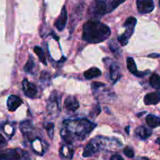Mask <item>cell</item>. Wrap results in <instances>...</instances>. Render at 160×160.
<instances>
[{"instance_id": "cell-1", "label": "cell", "mask_w": 160, "mask_h": 160, "mask_svg": "<svg viewBox=\"0 0 160 160\" xmlns=\"http://www.w3.org/2000/svg\"><path fill=\"white\" fill-rule=\"evenodd\" d=\"M63 124L61 135L67 144H72L76 140H84L97 126L86 119L65 120Z\"/></svg>"}, {"instance_id": "cell-2", "label": "cell", "mask_w": 160, "mask_h": 160, "mask_svg": "<svg viewBox=\"0 0 160 160\" xmlns=\"http://www.w3.org/2000/svg\"><path fill=\"white\" fill-rule=\"evenodd\" d=\"M111 34V30L107 25L98 20H91L83 25V39L89 43H100Z\"/></svg>"}, {"instance_id": "cell-3", "label": "cell", "mask_w": 160, "mask_h": 160, "mask_svg": "<svg viewBox=\"0 0 160 160\" xmlns=\"http://www.w3.org/2000/svg\"><path fill=\"white\" fill-rule=\"evenodd\" d=\"M110 139L107 138H103L101 136H97L95 138L91 140L89 143L85 147L84 151H83V157H89L92 156L93 155L96 154L99 151L101 150L104 145H106Z\"/></svg>"}, {"instance_id": "cell-4", "label": "cell", "mask_w": 160, "mask_h": 160, "mask_svg": "<svg viewBox=\"0 0 160 160\" xmlns=\"http://www.w3.org/2000/svg\"><path fill=\"white\" fill-rule=\"evenodd\" d=\"M136 24V19L135 17H130L126 19V20H125L123 24L124 28H125V33L118 37V41H119V42L122 46H125V45H127L129 39L130 38L133 31H134Z\"/></svg>"}, {"instance_id": "cell-5", "label": "cell", "mask_w": 160, "mask_h": 160, "mask_svg": "<svg viewBox=\"0 0 160 160\" xmlns=\"http://www.w3.org/2000/svg\"><path fill=\"white\" fill-rule=\"evenodd\" d=\"M0 157L6 160H31L29 154L20 148H9L0 152Z\"/></svg>"}, {"instance_id": "cell-6", "label": "cell", "mask_w": 160, "mask_h": 160, "mask_svg": "<svg viewBox=\"0 0 160 160\" xmlns=\"http://www.w3.org/2000/svg\"><path fill=\"white\" fill-rule=\"evenodd\" d=\"M58 93L53 91L50 94L47 102V109L50 113L55 114L60 111V99Z\"/></svg>"}, {"instance_id": "cell-7", "label": "cell", "mask_w": 160, "mask_h": 160, "mask_svg": "<svg viewBox=\"0 0 160 160\" xmlns=\"http://www.w3.org/2000/svg\"><path fill=\"white\" fill-rule=\"evenodd\" d=\"M136 7L141 14H147L152 12L155 8L153 0H136Z\"/></svg>"}, {"instance_id": "cell-8", "label": "cell", "mask_w": 160, "mask_h": 160, "mask_svg": "<svg viewBox=\"0 0 160 160\" xmlns=\"http://www.w3.org/2000/svg\"><path fill=\"white\" fill-rule=\"evenodd\" d=\"M22 86H23V91L24 92V95L27 97L30 98H35L37 96L38 90L36 86L32 83L29 82L26 78L23 80Z\"/></svg>"}, {"instance_id": "cell-9", "label": "cell", "mask_w": 160, "mask_h": 160, "mask_svg": "<svg viewBox=\"0 0 160 160\" xmlns=\"http://www.w3.org/2000/svg\"><path fill=\"white\" fill-rule=\"evenodd\" d=\"M67 9H66L65 6H63L61 14H60L59 17H58V18L56 19V21H55L54 25L58 31H61L64 29V28H65L66 24H67Z\"/></svg>"}, {"instance_id": "cell-10", "label": "cell", "mask_w": 160, "mask_h": 160, "mask_svg": "<svg viewBox=\"0 0 160 160\" xmlns=\"http://www.w3.org/2000/svg\"><path fill=\"white\" fill-rule=\"evenodd\" d=\"M144 102L146 106L157 105L160 102V92L158 91L147 94L144 98Z\"/></svg>"}, {"instance_id": "cell-11", "label": "cell", "mask_w": 160, "mask_h": 160, "mask_svg": "<svg viewBox=\"0 0 160 160\" xmlns=\"http://www.w3.org/2000/svg\"><path fill=\"white\" fill-rule=\"evenodd\" d=\"M64 107L67 111L75 112L79 108V103L75 97L69 95L64 101Z\"/></svg>"}, {"instance_id": "cell-12", "label": "cell", "mask_w": 160, "mask_h": 160, "mask_svg": "<svg viewBox=\"0 0 160 160\" xmlns=\"http://www.w3.org/2000/svg\"><path fill=\"white\" fill-rule=\"evenodd\" d=\"M22 104V100L20 98L16 95H10L7 99V108L10 112H14L20 107Z\"/></svg>"}, {"instance_id": "cell-13", "label": "cell", "mask_w": 160, "mask_h": 160, "mask_svg": "<svg viewBox=\"0 0 160 160\" xmlns=\"http://www.w3.org/2000/svg\"><path fill=\"white\" fill-rule=\"evenodd\" d=\"M126 64H127V68H128L129 71L134 74L135 76L137 77H143L144 75H147V73H149V71L145 72H139L136 68V65L135 63V61L133 58L129 57L126 59Z\"/></svg>"}, {"instance_id": "cell-14", "label": "cell", "mask_w": 160, "mask_h": 160, "mask_svg": "<svg viewBox=\"0 0 160 160\" xmlns=\"http://www.w3.org/2000/svg\"><path fill=\"white\" fill-rule=\"evenodd\" d=\"M126 0H104V2L105 9H106V13L112 12L122 3L125 2Z\"/></svg>"}, {"instance_id": "cell-15", "label": "cell", "mask_w": 160, "mask_h": 160, "mask_svg": "<svg viewBox=\"0 0 160 160\" xmlns=\"http://www.w3.org/2000/svg\"><path fill=\"white\" fill-rule=\"evenodd\" d=\"M110 77H111V79L112 80L114 83H115L116 81L120 79V68H119V65L115 62L111 63V67H110Z\"/></svg>"}, {"instance_id": "cell-16", "label": "cell", "mask_w": 160, "mask_h": 160, "mask_svg": "<svg viewBox=\"0 0 160 160\" xmlns=\"http://www.w3.org/2000/svg\"><path fill=\"white\" fill-rule=\"evenodd\" d=\"M152 132L151 130L147 129L145 127L141 126L139 128H137L135 131V134L136 135V137L139 138L141 140H144V139H147V138L150 137L152 135Z\"/></svg>"}, {"instance_id": "cell-17", "label": "cell", "mask_w": 160, "mask_h": 160, "mask_svg": "<svg viewBox=\"0 0 160 160\" xmlns=\"http://www.w3.org/2000/svg\"><path fill=\"white\" fill-rule=\"evenodd\" d=\"M146 123L152 128H158L160 126V117L149 114L146 117Z\"/></svg>"}, {"instance_id": "cell-18", "label": "cell", "mask_w": 160, "mask_h": 160, "mask_svg": "<svg viewBox=\"0 0 160 160\" xmlns=\"http://www.w3.org/2000/svg\"><path fill=\"white\" fill-rule=\"evenodd\" d=\"M101 75V71L97 67H91L89 70L84 72V78L87 80H91L93 78H97Z\"/></svg>"}, {"instance_id": "cell-19", "label": "cell", "mask_w": 160, "mask_h": 160, "mask_svg": "<svg viewBox=\"0 0 160 160\" xmlns=\"http://www.w3.org/2000/svg\"><path fill=\"white\" fill-rule=\"evenodd\" d=\"M60 154L61 157L67 159H72L73 157L74 151L69 145H66L62 146V148L60 150Z\"/></svg>"}, {"instance_id": "cell-20", "label": "cell", "mask_w": 160, "mask_h": 160, "mask_svg": "<svg viewBox=\"0 0 160 160\" xmlns=\"http://www.w3.org/2000/svg\"><path fill=\"white\" fill-rule=\"evenodd\" d=\"M31 145H32V148L33 150H34L35 152L40 155V156L43 155L44 148H43V145H42V142H41L40 140H39V139H35L34 142H32Z\"/></svg>"}, {"instance_id": "cell-21", "label": "cell", "mask_w": 160, "mask_h": 160, "mask_svg": "<svg viewBox=\"0 0 160 160\" xmlns=\"http://www.w3.org/2000/svg\"><path fill=\"white\" fill-rule=\"evenodd\" d=\"M149 83H150V85L154 88L157 90L160 89V77L157 73L152 74L149 79Z\"/></svg>"}, {"instance_id": "cell-22", "label": "cell", "mask_w": 160, "mask_h": 160, "mask_svg": "<svg viewBox=\"0 0 160 160\" xmlns=\"http://www.w3.org/2000/svg\"><path fill=\"white\" fill-rule=\"evenodd\" d=\"M34 52L36 53V55L38 56V57H39L40 62H42L44 65L46 66L47 65L46 59H45V54H44V52H43V51H42V48L39 46H35L34 48Z\"/></svg>"}, {"instance_id": "cell-23", "label": "cell", "mask_w": 160, "mask_h": 160, "mask_svg": "<svg viewBox=\"0 0 160 160\" xmlns=\"http://www.w3.org/2000/svg\"><path fill=\"white\" fill-rule=\"evenodd\" d=\"M34 67H35L34 59L32 58V56H29V58H28L26 64H25L24 67V70L26 73H32Z\"/></svg>"}, {"instance_id": "cell-24", "label": "cell", "mask_w": 160, "mask_h": 160, "mask_svg": "<svg viewBox=\"0 0 160 160\" xmlns=\"http://www.w3.org/2000/svg\"><path fill=\"white\" fill-rule=\"evenodd\" d=\"M45 130L47 131V134H48L49 137L50 138H53V133H54V124L53 123H46V125L45 126Z\"/></svg>"}, {"instance_id": "cell-25", "label": "cell", "mask_w": 160, "mask_h": 160, "mask_svg": "<svg viewBox=\"0 0 160 160\" xmlns=\"http://www.w3.org/2000/svg\"><path fill=\"white\" fill-rule=\"evenodd\" d=\"M109 47H110V49L112 52H114L115 54H118L119 51V45H118L117 43L115 42L114 40L111 41L109 42Z\"/></svg>"}, {"instance_id": "cell-26", "label": "cell", "mask_w": 160, "mask_h": 160, "mask_svg": "<svg viewBox=\"0 0 160 160\" xmlns=\"http://www.w3.org/2000/svg\"><path fill=\"white\" fill-rule=\"evenodd\" d=\"M123 152L128 158H133L134 156V152H133V150L130 147H125L123 150Z\"/></svg>"}, {"instance_id": "cell-27", "label": "cell", "mask_w": 160, "mask_h": 160, "mask_svg": "<svg viewBox=\"0 0 160 160\" xmlns=\"http://www.w3.org/2000/svg\"><path fill=\"white\" fill-rule=\"evenodd\" d=\"M100 113V107L99 105H97V106H96L93 109V110L90 112L89 116L92 117H97V116H98Z\"/></svg>"}, {"instance_id": "cell-28", "label": "cell", "mask_w": 160, "mask_h": 160, "mask_svg": "<svg viewBox=\"0 0 160 160\" xmlns=\"http://www.w3.org/2000/svg\"><path fill=\"white\" fill-rule=\"evenodd\" d=\"M91 86H92V89H93V90H97V89H99V88L104 87L105 84L100 82H93Z\"/></svg>"}, {"instance_id": "cell-29", "label": "cell", "mask_w": 160, "mask_h": 160, "mask_svg": "<svg viewBox=\"0 0 160 160\" xmlns=\"http://www.w3.org/2000/svg\"><path fill=\"white\" fill-rule=\"evenodd\" d=\"M6 145V140L5 139V138L0 134V149L4 148Z\"/></svg>"}, {"instance_id": "cell-30", "label": "cell", "mask_w": 160, "mask_h": 160, "mask_svg": "<svg viewBox=\"0 0 160 160\" xmlns=\"http://www.w3.org/2000/svg\"><path fill=\"white\" fill-rule=\"evenodd\" d=\"M110 160H123L122 157L119 155H114V156H111V159Z\"/></svg>"}, {"instance_id": "cell-31", "label": "cell", "mask_w": 160, "mask_h": 160, "mask_svg": "<svg viewBox=\"0 0 160 160\" xmlns=\"http://www.w3.org/2000/svg\"><path fill=\"white\" fill-rule=\"evenodd\" d=\"M148 57H151V58H158V57H160V54H156V53H153V54L148 55Z\"/></svg>"}, {"instance_id": "cell-32", "label": "cell", "mask_w": 160, "mask_h": 160, "mask_svg": "<svg viewBox=\"0 0 160 160\" xmlns=\"http://www.w3.org/2000/svg\"><path fill=\"white\" fill-rule=\"evenodd\" d=\"M129 129H130V127H126V128H125V131H126L127 134H129V133H130V131H129Z\"/></svg>"}, {"instance_id": "cell-33", "label": "cell", "mask_w": 160, "mask_h": 160, "mask_svg": "<svg viewBox=\"0 0 160 160\" xmlns=\"http://www.w3.org/2000/svg\"><path fill=\"white\" fill-rule=\"evenodd\" d=\"M156 143L159 144V145H160V138H158L156 139Z\"/></svg>"}, {"instance_id": "cell-34", "label": "cell", "mask_w": 160, "mask_h": 160, "mask_svg": "<svg viewBox=\"0 0 160 160\" xmlns=\"http://www.w3.org/2000/svg\"><path fill=\"white\" fill-rule=\"evenodd\" d=\"M141 160H149L147 158H141Z\"/></svg>"}, {"instance_id": "cell-35", "label": "cell", "mask_w": 160, "mask_h": 160, "mask_svg": "<svg viewBox=\"0 0 160 160\" xmlns=\"http://www.w3.org/2000/svg\"><path fill=\"white\" fill-rule=\"evenodd\" d=\"M0 160H6V159H3V158L0 157Z\"/></svg>"}, {"instance_id": "cell-36", "label": "cell", "mask_w": 160, "mask_h": 160, "mask_svg": "<svg viewBox=\"0 0 160 160\" xmlns=\"http://www.w3.org/2000/svg\"><path fill=\"white\" fill-rule=\"evenodd\" d=\"M158 1H159V4H160V0H158Z\"/></svg>"}]
</instances>
